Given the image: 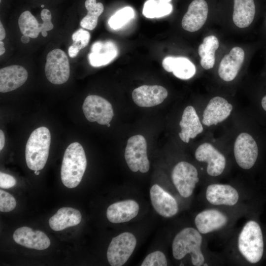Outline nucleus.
<instances>
[{
  "mask_svg": "<svg viewBox=\"0 0 266 266\" xmlns=\"http://www.w3.org/2000/svg\"><path fill=\"white\" fill-rule=\"evenodd\" d=\"M87 166V159L82 146L78 142L70 144L65 150L61 168V177L63 184L74 188L80 183Z\"/></svg>",
  "mask_w": 266,
  "mask_h": 266,
  "instance_id": "nucleus-1",
  "label": "nucleus"
},
{
  "mask_svg": "<svg viewBox=\"0 0 266 266\" xmlns=\"http://www.w3.org/2000/svg\"><path fill=\"white\" fill-rule=\"evenodd\" d=\"M238 250L250 263L256 264L262 259L265 251V241L262 229L255 220L247 222L238 239Z\"/></svg>",
  "mask_w": 266,
  "mask_h": 266,
  "instance_id": "nucleus-2",
  "label": "nucleus"
},
{
  "mask_svg": "<svg viewBox=\"0 0 266 266\" xmlns=\"http://www.w3.org/2000/svg\"><path fill=\"white\" fill-rule=\"evenodd\" d=\"M51 134L48 128L40 127L35 129L27 141L25 149V158L28 167L33 170H40L47 161Z\"/></svg>",
  "mask_w": 266,
  "mask_h": 266,
  "instance_id": "nucleus-3",
  "label": "nucleus"
},
{
  "mask_svg": "<svg viewBox=\"0 0 266 266\" xmlns=\"http://www.w3.org/2000/svg\"><path fill=\"white\" fill-rule=\"evenodd\" d=\"M201 243L202 237L198 231L193 228H185L175 235L173 240V256L176 260H181L190 254L193 265L201 266L204 261L200 248Z\"/></svg>",
  "mask_w": 266,
  "mask_h": 266,
  "instance_id": "nucleus-4",
  "label": "nucleus"
},
{
  "mask_svg": "<svg viewBox=\"0 0 266 266\" xmlns=\"http://www.w3.org/2000/svg\"><path fill=\"white\" fill-rule=\"evenodd\" d=\"M125 158L130 169L133 172H147L150 168L147 155V142L141 135L131 137L127 141Z\"/></svg>",
  "mask_w": 266,
  "mask_h": 266,
  "instance_id": "nucleus-5",
  "label": "nucleus"
},
{
  "mask_svg": "<svg viewBox=\"0 0 266 266\" xmlns=\"http://www.w3.org/2000/svg\"><path fill=\"white\" fill-rule=\"evenodd\" d=\"M260 154L259 145L255 138L247 133L236 137L234 144V155L238 166L249 169L256 164Z\"/></svg>",
  "mask_w": 266,
  "mask_h": 266,
  "instance_id": "nucleus-6",
  "label": "nucleus"
},
{
  "mask_svg": "<svg viewBox=\"0 0 266 266\" xmlns=\"http://www.w3.org/2000/svg\"><path fill=\"white\" fill-rule=\"evenodd\" d=\"M136 244V239L132 233H123L113 237L107 251V258L112 266H121L130 257Z\"/></svg>",
  "mask_w": 266,
  "mask_h": 266,
  "instance_id": "nucleus-7",
  "label": "nucleus"
},
{
  "mask_svg": "<svg viewBox=\"0 0 266 266\" xmlns=\"http://www.w3.org/2000/svg\"><path fill=\"white\" fill-rule=\"evenodd\" d=\"M45 73L49 82L54 84H62L67 81L70 75V66L64 51L55 49L48 53Z\"/></svg>",
  "mask_w": 266,
  "mask_h": 266,
  "instance_id": "nucleus-8",
  "label": "nucleus"
},
{
  "mask_svg": "<svg viewBox=\"0 0 266 266\" xmlns=\"http://www.w3.org/2000/svg\"><path fill=\"white\" fill-rule=\"evenodd\" d=\"M171 178L180 195L184 198L191 196L199 181L196 168L186 162H180L174 167Z\"/></svg>",
  "mask_w": 266,
  "mask_h": 266,
  "instance_id": "nucleus-9",
  "label": "nucleus"
},
{
  "mask_svg": "<svg viewBox=\"0 0 266 266\" xmlns=\"http://www.w3.org/2000/svg\"><path fill=\"white\" fill-rule=\"evenodd\" d=\"M82 109L88 121L97 122L100 125L109 123L114 116L111 103L97 95L87 96L83 102Z\"/></svg>",
  "mask_w": 266,
  "mask_h": 266,
  "instance_id": "nucleus-10",
  "label": "nucleus"
},
{
  "mask_svg": "<svg viewBox=\"0 0 266 266\" xmlns=\"http://www.w3.org/2000/svg\"><path fill=\"white\" fill-rule=\"evenodd\" d=\"M195 158L200 162L207 163V172L212 176L220 175L226 166L225 156L211 144L205 142L196 149Z\"/></svg>",
  "mask_w": 266,
  "mask_h": 266,
  "instance_id": "nucleus-11",
  "label": "nucleus"
},
{
  "mask_svg": "<svg viewBox=\"0 0 266 266\" xmlns=\"http://www.w3.org/2000/svg\"><path fill=\"white\" fill-rule=\"evenodd\" d=\"M13 238L18 244L38 250L46 249L50 245V240L44 233L33 230L28 227L17 229L13 233Z\"/></svg>",
  "mask_w": 266,
  "mask_h": 266,
  "instance_id": "nucleus-12",
  "label": "nucleus"
},
{
  "mask_svg": "<svg viewBox=\"0 0 266 266\" xmlns=\"http://www.w3.org/2000/svg\"><path fill=\"white\" fill-rule=\"evenodd\" d=\"M168 95L167 90L160 85H142L132 93L135 103L140 107H152L164 101Z\"/></svg>",
  "mask_w": 266,
  "mask_h": 266,
  "instance_id": "nucleus-13",
  "label": "nucleus"
},
{
  "mask_svg": "<svg viewBox=\"0 0 266 266\" xmlns=\"http://www.w3.org/2000/svg\"><path fill=\"white\" fill-rule=\"evenodd\" d=\"M208 12V5L205 0H193L182 18V28L190 32L198 31L205 23Z\"/></svg>",
  "mask_w": 266,
  "mask_h": 266,
  "instance_id": "nucleus-14",
  "label": "nucleus"
},
{
  "mask_svg": "<svg viewBox=\"0 0 266 266\" xmlns=\"http://www.w3.org/2000/svg\"><path fill=\"white\" fill-rule=\"evenodd\" d=\"M150 196L153 207L162 216L169 218L177 213L176 200L159 185L155 184L151 187Z\"/></svg>",
  "mask_w": 266,
  "mask_h": 266,
  "instance_id": "nucleus-15",
  "label": "nucleus"
},
{
  "mask_svg": "<svg viewBox=\"0 0 266 266\" xmlns=\"http://www.w3.org/2000/svg\"><path fill=\"white\" fill-rule=\"evenodd\" d=\"M232 109V105L226 99L215 97L210 100L203 111L202 123L208 127L216 125L226 120Z\"/></svg>",
  "mask_w": 266,
  "mask_h": 266,
  "instance_id": "nucleus-16",
  "label": "nucleus"
},
{
  "mask_svg": "<svg viewBox=\"0 0 266 266\" xmlns=\"http://www.w3.org/2000/svg\"><path fill=\"white\" fill-rule=\"evenodd\" d=\"M244 59V52L239 47L232 49L228 54L221 60L218 74L220 77L225 81L233 80L237 76Z\"/></svg>",
  "mask_w": 266,
  "mask_h": 266,
  "instance_id": "nucleus-17",
  "label": "nucleus"
},
{
  "mask_svg": "<svg viewBox=\"0 0 266 266\" xmlns=\"http://www.w3.org/2000/svg\"><path fill=\"white\" fill-rule=\"evenodd\" d=\"M27 70L19 65H12L0 69V92L6 93L16 90L27 80Z\"/></svg>",
  "mask_w": 266,
  "mask_h": 266,
  "instance_id": "nucleus-18",
  "label": "nucleus"
},
{
  "mask_svg": "<svg viewBox=\"0 0 266 266\" xmlns=\"http://www.w3.org/2000/svg\"><path fill=\"white\" fill-rule=\"evenodd\" d=\"M206 198L213 205H233L239 199L237 191L227 184H213L209 185L206 191Z\"/></svg>",
  "mask_w": 266,
  "mask_h": 266,
  "instance_id": "nucleus-19",
  "label": "nucleus"
},
{
  "mask_svg": "<svg viewBox=\"0 0 266 266\" xmlns=\"http://www.w3.org/2000/svg\"><path fill=\"white\" fill-rule=\"evenodd\" d=\"M228 221L227 217L216 209L205 210L199 213L196 217L195 223L198 231L206 234L221 229Z\"/></svg>",
  "mask_w": 266,
  "mask_h": 266,
  "instance_id": "nucleus-20",
  "label": "nucleus"
},
{
  "mask_svg": "<svg viewBox=\"0 0 266 266\" xmlns=\"http://www.w3.org/2000/svg\"><path fill=\"white\" fill-rule=\"evenodd\" d=\"M139 211V205L134 200H129L111 204L106 211V217L112 223L126 222L134 218Z\"/></svg>",
  "mask_w": 266,
  "mask_h": 266,
  "instance_id": "nucleus-21",
  "label": "nucleus"
},
{
  "mask_svg": "<svg viewBox=\"0 0 266 266\" xmlns=\"http://www.w3.org/2000/svg\"><path fill=\"white\" fill-rule=\"evenodd\" d=\"M179 125L181 131L179 136L186 143H188L190 138H195L203 130L195 109L191 105L187 106L184 110Z\"/></svg>",
  "mask_w": 266,
  "mask_h": 266,
  "instance_id": "nucleus-22",
  "label": "nucleus"
},
{
  "mask_svg": "<svg viewBox=\"0 0 266 266\" xmlns=\"http://www.w3.org/2000/svg\"><path fill=\"white\" fill-rule=\"evenodd\" d=\"M117 54V47L113 42L98 41L92 46L88 59L92 66L99 67L110 63Z\"/></svg>",
  "mask_w": 266,
  "mask_h": 266,
  "instance_id": "nucleus-23",
  "label": "nucleus"
},
{
  "mask_svg": "<svg viewBox=\"0 0 266 266\" xmlns=\"http://www.w3.org/2000/svg\"><path fill=\"white\" fill-rule=\"evenodd\" d=\"M82 219L80 212L76 209L64 207L60 208L49 220L50 227L55 231H62L79 224Z\"/></svg>",
  "mask_w": 266,
  "mask_h": 266,
  "instance_id": "nucleus-24",
  "label": "nucleus"
},
{
  "mask_svg": "<svg viewBox=\"0 0 266 266\" xmlns=\"http://www.w3.org/2000/svg\"><path fill=\"white\" fill-rule=\"evenodd\" d=\"M162 66L166 71L172 72L174 76L181 79L192 78L196 71L195 65L184 57H166L163 60Z\"/></svg>",
  "mask_w": 266,
  "mask_h": 266,
  "instance_id": "nucleus-25",
  "label": "nucleus"
},
{
  "mask_svg": "<svg viewBox=\"0 0 266 266\" xmlns=\"http://www.w3.org/2000/svg\"><path fill=\"white\" fill-rule=\"evenodd\" d=\"M233 20L240 28L248 27L253 22L255 14L254 0H234Z\"/></svg>",
  "mask_w": 266,
  "mask_h": 266,
  "instance_id": "nucleus-26",
  "label": "nucleus"
},
{
  "mask_svg": "<svg viewBox=\"0 0 266 266\" xmlns=\"http://www.w3.org/2000/svg\"><path fill=\"white\" fill-rule=\"evenodd\" d=\"M219 47L217 38L214 35L205 37L199 47L200 64L205 69L212 68L215 64V52Z\"/></svg>",
  "mask_w": 266,
  "mask_h": 266,
  "instance_id": "nucleus-27",
  "label": "nucleus"
},
{
  "mask_svg": "<svg viewBox=\"0 0 266 266\" xmlns=\"http://www.w3.org/2000/svg\"><path fill=\"white\" fill-rule=\"evenodd\" d=\"M18 25L21 33L32 38H36L41 32V24L28 10L22 13L18 19Z\"/></svg>",
  "mask_w": 266,
  "mask_h": 266,
  "instance_id": "nucleus-28",
  "label": "nucleus"
},
{
  "mask_svg": "<svg viewBox=\"0 0 266 266\" xmlns=\"http://www.w3.org/2000/svg\"><path fill=\"white\" fill-rule=\"evenodd\" d=\"M172 6L169 3L162 2L156 0H148L144 3L142 13L148 18H160L169 14Z\"/></svg>",
  "mask_w": 266,
  "mask_h": 266,
  "instance_id": "nucleus-29",
  "label": "nucleus"
},
{
  "mask_svg": "<svg viewBox=\"0 0 266 266\" xmlns=\"http://www.w3.org/2000/svg\"><path fill=\"white\" fill-rule=\"evenodd\" d=\"M134 15V11L132 7L129 6L124 7L117 11L109 18L108 22L109 26L114 30L118 29L133 18Z\"/></svg>",
  "mask_w": 266,
  "mask_h": 266,
  "instance_id": "nucleus-30",
  "label": "nucleus"
},
{
  "mask_svg": "<svg viewBox=\"0 0 266 266\" xmlns=\"http://www.w3.org/2000/svg\"><path fill=\"white\" fill-rule=\"evenodd\" d=\"M167 263L164 254L156 251L148 255L142 263L141 266H166Z\"/></svg>",
  "mask_w": 266,
  "mask_h": 266,
  "instance_id": "nucleus-31",
  "label": "nucleus"
},
{
  "mask_svg": "<svg viewBox=\"0 0 266 266\" xmlns=\"http://www.w3.org/2000/svg\"><path fill=\"white\" fill-rule=\"evenodd\" d=\"M16 206L15 198L8 192L0 190V211L8 212L13 210Z\"/></svg>",
  "mask_w": 266,
  "mask_h": 266,
  "instance_id": "nucleus-32",
  "label": "nucleus"
},
{
  "mask_svg": "<svg viewBox=\"0 0 266 266\" xmlns=\"http://www.w3.org/2000/svg\"><path fill=\"white\" fill-rule=\"evenodd\" d=\"M90 38L89 32L80 29L72 35V39L77 44L80 49L85 48L88 45Z\"/></svg>",
  "mask_w": 266,
  "mask_h": 266,
  "instance_id": "nucleus-33",
  "label": "nucleus"
},
{
  "mask_svg": "<svg viewBox=\"0 0 266 266\" xmlns=\"http://www.w3.org/2000/svg\"><path fill=\"white\" fill-rule=\"evenodd\" d=\"M85 6L87 10V14L89 16L99 17L102 13L104 7L101 2H96V0H86L85 2Z\"/></svg>",
  "mask_w": 266,
  "mask_h": 266,
  "instance_id": "nucleus-34",
  "label": "nucleus"
},
{
  "mask_svg": "<svg viewBox=\"0 0 266 266\" xmlns=\"http://www.w3.org/2000/svg\"><path fill=\"white\" fill-rule=\"evenodd\" d=\"M40 15L43 21V23L41 24V32L43 31L47 32L52 30L54 25L51 22L52 16L49 10L46 8L42 9Z\"/></svg>",
  "mask_w": 266,
  "mask_h": 266,
  "instance_id": "nucleus-35",
  "label": "nucleus"
},
{
  "mask_svg": "<svg viewBox=\"0 0 266 266\" xmlns=\"http://www.w3.org/2000/svg\"><path fill=\"white\" fill-rule=\"evenodd\" d=\"M16 181L11 175L0 172V187L2 189H9L15 185Z\"/></svg>",
  "mask_w": 266,
  "mask_h": 266,
  "instance_id": "nucleus-36",
  "label": "nucleus"
},
{
  "mask_svg": "<svg viewBox=\"0 0 266 266\" xmlns=\"http://www.w3.org/2000/svg\"><path fill=\"white\" fill-rule=\"evenodd\" d=\"M98 18L86 15L80 21V26L89 30H94L97 25Z\"/></svg>",
  "mask_w": 266,
  "mask_h": 266,
  "instance_id": "nucleus-37",
  "label": "nucleus"
},
{
  "mask_svg": "<svg viewBox=\"0 0 266 266\" xmlns=\"http://www.w3.org/2000/svg\"><path fill=\"white\" fill-rule=\"evenodd\" d=\"M80 48L77 45L76 43L73 42L71 45H70L68 50V53L70 58H74L78 55Z\"/></svg>",
  "mask_w": 266,
  "mask_h": 266,
  "instance_id": "nucleus-38",
  "label": "nucleus"
},
{
  "mask_svg": "<svg viewBox=\"0 0 266 266\" xmlns=\"http://www.w3.org/2000/svg\"><path fill=\"white\" fill-rule=\"evenodd\" d=\"M5 144V136L3 131L0 130V150H1Z\"/></svg>",
  "mask_w": 266,
  "mask_h": 266,
  "instance_id": "nucleus-39",
  "label": "nucleus"
},
{
  "mask_svg": "<svg viewBox=\"0 0 266 266\" xmlns=\"http://www.w3.org/2000/svg\"><path fill=\"white\" fill-rule=\"evenodd\" d=\"M6 33L1 23L0 22V40L2 41L5 37Z\"/></svg>",
  "mask_w": 266,
  "mask_h": 266,
  "instance_id": "nucleus-40",
  "label": "nucleus"
},
{
  "mask_svg": "<svg viewBox=\"0 0 266 266\" xmlns=\"http://www.w3.org/2000/svg\"><path fill=\"white\" fill-rule=\"evenodd\" d=\"M21 40L23 43H27L30 41V37L23 35L21 38Z\"/></svg>",
  "mask_w": 266,
  "mask_h": 266,
  "instance_id": "nucleus-41",
  "label": "nucleus"
},
{
  "mask_svg": "<svg viewBox=\"0 0 266 266\" xmlns=\"http://www.w3.org/2000/svg\"><path fill=\"white\" fill-rule=\"evenodd\" d=\"M4 43L2 41H0V56L3 55L5 51V49L4 47Z\"/></svg>",
  "mask_w": 266,
  "mask_h": 266,
  "instance_id": "nucleus-42",
  "label": "nucleus"
},
{
  "mask_svg": "<svg viewBox=\"0 0 266 266\" xmlns=\"http://www.w3.org/2000/svg\"><path fill=\"white\" fill-rule=\"evenodd\" d=\"M41 33L42 35L44 37L47 36L48 34L47 31H43Z\"/></svg>",
  "mask_w": 266,
  "mask_h": 266,
  "instance_id": "nucleus-43",
  "label": "nucleus"
},
{
  "mask_svg": "<svg viewBox=\"0 0 266 266\" xmlns=\"http://www.w3.org/2000/svg\"><path fill=\"white\" fill-rule=\"evenodd\" d=\"M160 1L165 3H169L171 0H159Z\"/></svg>",
  "mask_w": 266,
  "mask_h": 266,
  "instance_id": "nucleus-44",
  "label": "nucleus"
},
{
  "mask_svg": "<svg viewBox=\"0 0 266 266\" xmlns=\"http://www.w3.org/2000/svg\"><path fill=\"white\" fill-rule=\"evenodd\" d=\"M39 173H40V172H39V170H35L34 171V174L35 175H38L39 174Z\"/></svg>",
  "mask_w": 266,
  "mask_h": 266,
  "instance_id": "nucleus-45",
  "label": "nucleus"
},
{
  "mask_svg": "<svg viewBox=\"0 0 266 266\" xmlns=\"http://www.w3.org/2000/svg\"><path fill=\"white\" fill-rule=\"evenodd\" d=\"M107 126L108 127H109L110 126V124H109V123L107 124Z\"/></svg>",
  "mask_w": 266,
  "mask_h": 266,
  "instance_id": "nucleus-46",
  "label": "nucleus"
},
{
  "mask_svg": "<svg viewBox=\"0 0 266 266\" xmlns=\"http://www.w3.org/2000/svg\"><path fill=\"white\" fill-rule=\"evenodd\" d=\"M41 7H44V5H41Z\"/></svg>",
  "mask_w": 266,
  "mask_h": 266,
  "instance_id": "nucleus-47",
  "label": "nucleus"
}]
</instances>
